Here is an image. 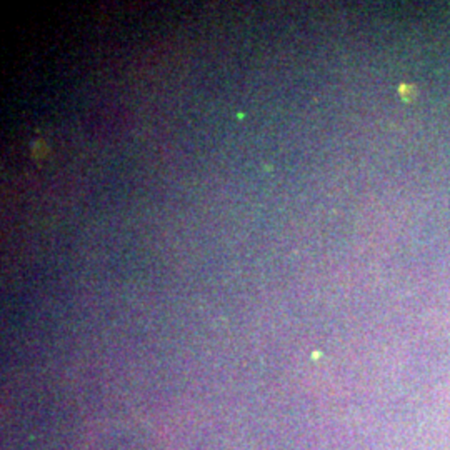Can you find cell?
<instances>
[{"mask_svg":"<svg viewBox=\"0 0 450 450\" xmlns=\"http://www.w3.org/2000/svg\"><path fill=\"white\" fill-rule=\"evenodd\" d=\"M400 95L405 102H410V100H414L415 89L412 85H400Z\"/></svg>","mask_w":450,"mask_h":450,"instance_id":"1","label":"cell"}]
</instances>
